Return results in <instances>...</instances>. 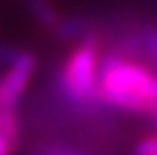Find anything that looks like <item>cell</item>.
Segmentation results:
<instances>
[{
  "mask_svg": "<svg viewBox=\"0 0 157 155\" xmlns=\"http://www.w3.org/2000/svg\"><path fill=\"white\" fill-rule=\"evenodd\" d=\"M38 67V58L31 51L20 49L0 74V107H20L33 76Z\"/></svg>",
  "mask_w": 157,
  "mask_h": 155,
  "instance_id": "cell-3",
  "label": "cell"
},
{
  "mask_svg": "<svg viewBox=\"0 0 157 155\" xmlns=\"http://www.w3.org/2000/svg\"><path fill=\"white\" fill-rule=\"evenodd\" d=\"M132 155H157V130H150L136 141Z\"/></svg>",
  "mask_w": 157,
  "mask_h": 155,
  "instance_id": "cell-7",
  "label": "cell"
},
{
  "mask_svg": "<svg viewBox=\"0 0 157 155\" xmlns=\"http://www.w3.org/2000/svg\"><path fill=\"white\" fill-rule=\"evenodd\" d=\"M139 36L144 49V58L157 72V24H143L139 25Z\"/></svg>",
  "mask_w": 157,
  "mask_h": 155,
  "instance_id": "cell-5",
  "label": "cell"
},
{
  "mask_svg": "<svg viewBox=\"0 0 157 155\" xmlns=\"http://www.w3.org/2000/svg\"><path fill=\"white\" fill-rule=\"evenodd\" d=\"M20 150V144L9 139L4 132H0V155H15Z\"/></svg>",
  "mask_w": 157,
  "mask_h": 155,
  "instance_id": "cell-8",
  "label": "cell"
},
{
  "mask_svg": "<svg viewBox=\"0 0 157 155\" xmlns=\"http://www.w3.org/2000/svg\"><path fill=\"white\" fill-rule=\"evenodd\" d=\"M103 45L105 40L101 32L92 27L76 40L74 47L69 51L58 70V90L78 108L92 110L96 107H105L99 101L98 92Z\"/></svg>",
  "mask_w": 157,
  "mask_h": 155,
  "instance_id": "cell-2",
  "label": "cell"
},
{
  "mask_svg": "<svg viewBox=\"0 0 157 155\" xmlns=\"http://www.w3.org/2000/svg\"><path fill=\"white\" fill-rule=\"evenodd\" d=\"M98 92L110 110L146 115L157 101V72L144 60L103 47Z\"/></svg>",
  "mask_w": 157,
  "mask_h": 155,
  "instance_id": "cell-1",
  "label": "cell"
},
{
  "mask_svg": "<svg viewBox=\"0 0 157 155\" xmlns=\"http://www.w3.org/2000/svg\"><path fill=\"white\" fill-rule=\"evenodd\" d=\"M25 7L33 18L49 31H56L62 22V16L51 0H25Z\"/></svg>",
  "mask_w": 157,
  "mask_h": 155,
  "instance_id": "cell-4",
  "label": "cell"
},
{
  "mask_svg": "<svg viewBox=\"0 0 157 155\" xmlns=\"http://www.w3.org/2000/svg\"><path fill=\"white\" fill-rule=\"evenodd\" d=\"M29 155H89L76 146H69L63 142H40L33 146Z\"/></svg>",
  "mask_w": 157,
  "mask_h": 155,
  "instance_id": "cell-6",
  "label": "cell"
}]
</instances>
